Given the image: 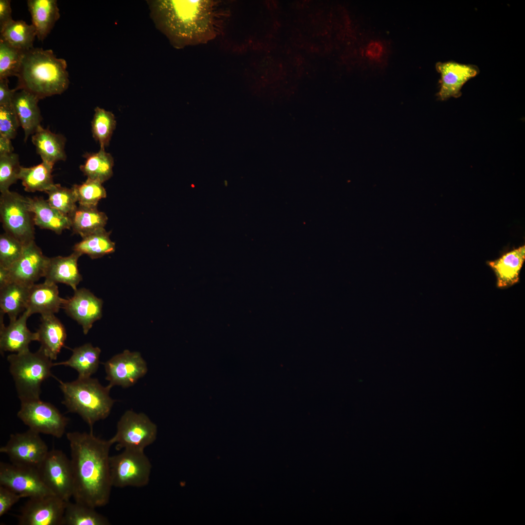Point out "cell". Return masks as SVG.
<instances>
[{"label": "cell", "mask_w": 525, "mask_h": 525, "mask_svg": "<svg viewBox=\"0 0 525 525\" xmlns=\"http://www.w3.org/2000/svg\"><path fill=\"white\" fill-rule=\"evenodd\" d=\"M3 315L0 313L1 353L10 351L18 353L29 350V344L32 341H38V335L37 332H31L27 328V320L30 316L28 312L25 310L17 319L10 321L9 325L6 327L3 323Z\"/></svg>", "instance_id": "18"}, {"label": "cell", "mask_w": 525, "mask_h": 525, "mask_svg": "<svg viewBox=\"0 0 525 525\" xmlns=\"http://www.w3.org/2000/svg\"><path fill=\"white\" fill-rule=\"evenodd\" d=\"M525 259V245L507 252L499 259L488 262L497 278L500 288L510 287L519 280L520 270Z\"/></svg>", "instance_id": "22"}, {"label": "cell", "mask_w": 525, "mask_h": 525, "mask_svg": "<svg viewBox=\"0 0 525 525\" xmlns=\"http://www.w3.org/2000/svg\"><path fill=\"white\" fill-rule=\"evenodd\" d=\"M64 300L59 296L56 284L45 281L30 287L26 310L30 316L35 313L54 314L62 308Z\"/></svg>", "instance_id": "19"}, {"label": "cell", "mask_w": 525, "mask_h": 525, "mask_svg": "<svg viewBox=\"0 0 525 525\" xmlns=\"http://www.w3.org/2000/svg\"><path fill=\"white\" fill-rule=\"evenodd\" d=\"M17 416L29 429L57 438L63 436L69 421L53 405L40 399L21 402Z\"/></svg>", "instance_id": "9"}, {"label": "cell", "mask_w": 525, "mask_h": 525, "mask_svg": "<svg viewBox=\"0 0 525 525\" xmlns=\"http://www.w3.org/2000/svg\"><path fill=\"white\" fill-rule=\"evenodd\" d=\"M109 464L113 487H142L149 482L152 465L144 451L123 449L110 456Z\"/></svg>", "instance_id": "7"}, {"label": "cell", "mask_w": 525, "mask_h": 525, "mask_svg": "<svg viewBox=\"0 0 525 525\" xmlns=\"http://www.w3.org/2000/svg\"><path fill=\"white\" fill-rule=\"evenodd\" d=\"M35 37L34 26L23 20L13 19L0 29V41L23 52L34 48Z\"/></svg>", "instance_id": "30"}, {"label": "cell", "mask_w": 525, "mask_h": 525, "mask_svg": "<svg viewBox=\"0 0 525 525\" xmlns=\"http://www.w3.org/2000/svg\"><path fill=\"white\" fill-rule=\"evenodd\" d=\"M82 255L73 251L70 255L49 258L44 277L45 281L70 286L74 291L82 280L77 262Z\"/></svg>", "instance_id": "20"}, {"label": "cell", "mask_w": 525, "mask_h": 525, "mask_svg": "<svg viewBox=\"0 0 525 525\" xmlns=\"http://www.w3.org/2000/svg\"><path fill=\"white\" fill-rule=\"evenodd\" d=\"M108 520L95 508L76 502H67L62 525H108Z\"/></svg>", "instance_id": "34"}, {"label": "cell", "mask_w": 525, "mask_h": 525, "mask_svg": "<svg viewBox=\"0 0 525 525\" xmlns=\"http://www.w3.org/2000/svg\"><path fill=\"white\" fill-rule=\"evenodd\" d=\"M36 332L41 344L39 348L52 360H55L67 338L64 326L54 314L41 315V324Z\"/></svg>", "instance_id": "23"}, {"label": "cell", "mask_w": 525, "mask_h": 525, "mask_svg": "<svg viewBox=\"0 0 525 525\" xmlns=\"http://www.w3.org/2000/svg\"><path fill=\"white\" fill-rule=\"evenodd\" d=\"M8 79L0 80V105H12V101L17 90L10 89L8 86Z\"/></svg>", "instance_id": "43"}, {"label": "cell", "mask_w": 525, "mask_h": 525, "mask_svg": "<svg viewBox=\"0 0 525 525\" xmlns=\"http://www.w3.org/2000/svg\"><path fill=\"white\" fill-rule=\"evenodd\" d=\"M39 100L35 95L24 90H18L14 95L12 106L24 130L25 142L41 125L42 118L38 105Z\"/></svg>", "instance_id": "21"}, {"label": "cell", "mask_w": 525, "mask_h": 525, "mask_svg": "<svg viewBox=\"0 0 525 525\" xmlns=\"http://www.w3.org/2000/svg\"><path fill=\"white\" fill-rule=\"evenodd\" d=\"M39 474L49 489L65 501L72 497L73 479L70 459L62 451H49L37 467Z\"/></svg>", "instance_id": "10"}, {"label": "cell", "mask_w": 525, "mask_h": 525, "mask_svg": "<svg viewBox=\"0 0 525 525\" xmlns=\"http://www.w3.org/2000/svg\"><path fill=\"white\" fill-rule=\"evenodd\" d=\"M69 217L73 232L82 238L104 228L108 220L105 213L97 207L81 206L77 207Z\"/></svg>", "instance_id": "29"}, {"label": "cell", "mask_w": 525, "mask_h": 525, "mask_svg": "<svg viewBox=\"0 0 525 525\" xmlns=\"http://www.w3.org/2000/svg\"><path fill=\"white\" fill-rule=\"evenodd\" d=\"M21 498L19 494L0 485V517L6 514Z\"/></svg>", "instance_id": "42"}, {"label": "cell", "mask_w": 525, "mask_h": 525, "mask_svg": "<svg viewBox=\"0 0 525 525\" xmlns=\"http://www.w3.org/2000/svg\"><path fill=\"white\" fill-rule=\"evenodd\" d=\"M0 216L5 232L24 245L34 241L35 225L28 197L10 190L1 193Z\"/></svg>", "instance_id": "6"}, {"label": "cell", "mask_w": 525, "mask_h": 525, "mask_svg": "<svg viewBox=\"0 0 525 525\" xmlns=\"http://www.w3.org/2000/svg\"><path fill=\"white\" fill-rule=\"evenodd\" d=\"M156 27L176 48L205 43L220 32L227 15L213 0H148Z\"/></svg>", "instance_id": "1"}, {"label": "cell", "mask_w": 525, "mask_h": 525, "mask_svg": "<svg viewBox=\"0 0 525 525\" xmlns=\"http://www.w3.org/2000/svg\"><path fill=\"white\" fill-rule=\"evenodd\" d=\"M11 282L9 270L0 266V288Z\"/></svg>", "instance_id": "46"}, {"label": "cell", "mask_w": 525, "mask_h": 525, "mask_svg": "<svg viewBox=\"0 0 525 525\" xmlns=\"http://www.w3.org/2000/svg\"><path fill=\"white\" fill-rule=\"evenodd\" d=\"M31 286L11 281L0 288V313L6 314L10 321L17 319L26 310Z\"/></svg>", "instance_id": "28"}, {"label": "cell", "mask_w": 525, "mask_h": 525, "mask_svg": "<svg viewBox=\"0 0 525 525\" xmlns=\"http://www.w3.org/2000/svg\"><path fill=\"white\" fill-rule=\"evenodd\" d=\"M436 68L440 74L439 90L437 96L441 101L460 97L463 86L479 72L476 65L453 61L438 62Z\"/></svg>", "instance_id": "17"}, {"label": "cell", "mask_w": 525, "mask_h": 525, "mask_svg": "<svg viewBox=\"0 0 525 525\" xmlns=\"http://www.w3.org/2000/svg\"><path fill=\"white\" fill-rule=\"evenodd\" d=\"M28 203L35 225L59 234L71 228L69 216L52 207L47 200L40 197H28Z\"/></svg>", "instance_id": "24"}, {"label": "cell", "mask_w": 525, "mask_h": 525, "mask_svg": "<svg viewBox=\"0 0 525 525\" xmlns=\"http://www.w3.org/2000/svg\"><path fill=\"white\" fill-rule=\"evenodd\" d=\"M101 182L90 178L81 184L71 187L79 206L97 207L98 202L106 197V192Z\"/></svg>", "instance_id": "36"}, {"label": "cell", "mask_w": 525, "mask_h": 525, "mask_svg": "<svg viewBox=\"0 0 525 525\" xmlns=\"http://www.w3.org/2000/svg\"><path fill=\"white\" fill-rule=\"evenodd\" d=\"M105 379L110 388L121 386L127 388L133 385L148 370L147 363L140 353L124 350L103 363Z\"/></svg>", "instance_id": "13"}, {"label": "cell", "mask_w": 525, "mask_h": 525, "mask_svg": "<svg viewBox=\"0 0 525 525\" xmlns=\"http://www.w3.org/2000/svg\"><path fill=\"white\" fill-rule=\"evenodd\" d=\"M0 485L21 498H36L54 495L43 482L37 468L0 462Z\"/></svg>", "instance_id": "12"}, {"label": "cell", "mask_w": 525, "mask_h": 525, "mask_svg": "<svg viewBox=\"0 0 525 525\" xmlns=\"http://www.w3.org/2000/svg\"><path fill=\"white\" fill-rule=\"evenodd\" d=\"M103 300L85 288L77 289L73 296L65 299L62 308L81 325L87 334L93 323L102 316Z\"/></svg>", "instance_id": "15"}, {"label": "cell", "mask_w": 525, "mask_h": 525, "mask_svg": "<svg viewBox=\"0 0 525 525\" xmlns=\"http://www.w3.org/2000/svg\"><path fill=\"white\" fill-rule=\"evenodd\" d=\"M49 451L39 434L30 429L11 434L6 444L0 448V453L6 454L11 463L37 468Z\"/></svg>", "instance_id": "11"}, {"label": "cell", "mask_w": 525, "mask_h": 525, "mask_svg": "<svg viewBox=\"0 0 525 525\" xmlns=\"http://www.w3.org/2000/svg\"><path fill=\"white\" fill-rule=\"evenodd\" d=\"M70 450L75 502L96 508L109 501L111 481L109 450L112 444L89 433L66 434Z\"/></svg>", "instance_id": "2"}, {"label": "cell", "mask_w": 525, "mask_h": 525, "mask_svg": "<svg viewBox=\"0 0 525 525\" xmlns=\"http://www.w3.org/2000/svg\"><path fill=\"white\" fill-rule=\"evenodd\" d=\"M67 501L55 495L29 498L18 516L19 525H62Z\"/></svg>", "instance_id": "14"}, {"label": "cell", "mask_w": 525, "mask_h": 525, "mask_svg": "<svg viewBox=\"0 0 525 525\" xmlns=\"http://www.w3.org/2000/svg\"><path fill=\"white\" fill-rule=\"evenodd\" d=\"M72 353L65 361L53 363V367L63 365L75 369L79 378L91 377L98 369L101 349L91 343H86L71 350Z\"/></svg>", "instance_id": "27"}, {"label": "cell", "mask_w": 525, "mask_h": 525, "mask_svg": "<svg viewBox=\"0 0 525 525\" xmlns=\"http://www.w3.org/2000/svg\"><path fill=\"white\" fill-rule=\"evenodd\" d=\"M20 126L12 105H0V135L14 139Z\"/></svg>", "instance_id": "41"}, {"label": "cell", "mask_w": 525, "mask_h": 525, "mask_svg": "<svg viewBox=\"0 0 525 525\" xmlns=\"http://www.w3.org/2000/svg\"><path fill=\"white\" fill-rule=\"evenodd\" d=\"M49 259L34 241L25 245L20 258L8 269L11 281L32 286L44 277Z\"/></svg>", "instance_id": "16"}, {"label": "cell", "mask_w": 525, "mask_h": 525, "mask_svg": "<svg viewBox=\"0 0 525 525\" xmlns=\"http://www.w3.org/2000/svg\"><path fill=\"white\" fill-rule=\"evenodd\" d=\"M12 20L11 1L0 0V29Z\"/></svg>", "instance_id": "44"}, {"label": "cell", "mask_w": 525, "mask_h": 525, "mask_svg": "<svg viewBox=\"0 0 525 525\" xmlns=\"http://www.w3.org/2000/svg\"><path fill=\"white\" fill-rule=\"evenodd\" d=\"M157 433V426L146 414L128 410L120 419L117 432L109 440L117 444V450L144 451L155 442Z\"/></svg>", "instance_id": "8"}, {"label": "cell", "mask_w": 525, "mask_h": 525, "mask_svg": "<svg viewBox=\"0 0 525 525\" xmlns=\"http://www.w3.org/2000/svg\"><path fill=\"white\" fill-rule=\"evenodd\" d=\"M27 5L36 37L43 41L60 18L57 0H28Z\"/></svg>", "instance_id": "26"}, {"label": "cell", "mask_w": 525, "mask_h": 525, "mask_svg": "<svg viewBox=\"0 0 525 525\" xmlns=\"http://www.w3.org/2000/svg\"><path fill=\"white\" fill-rule=\"evenodd\" d=\"M7 359L20 402L40 399L42 383L53 376L52 360L40 348L10 354Z\"/></svg>", "instance_id": "5"}, {"label": "cell", "mask_w": 525, "mask_h": 525, "mask_svg": "<svg viewBox=\"0 0 525 525\" xmlns=\"http://www.w3.org/2000/svg\"><path fill=\"white\" fill-rule=\"evenodd\" d=\"M53 164L42 161L40 164L30 167L21 166L18 179L25 191H48L54 184L52 172Z\"/></svg>", "instance_id": "31"}, {"label": "cell", "mask_w": 525, "mask_h": 525, "mask_svg": "<svg viewBox=\"0 0 525 525\" xmlns=\"http://www.w3.org/2000/svg\"><path fill=\"white\" fill-rule=\"evenodd\" d=\"M116 121L114 115L110 111L96 107L91 122V132L100 148H105L109 145L113 133L116 128Z\"/></svg>", "instance_id": "35"}, {"label": "cell", "mask_w": 525, "mask_h": 525, "mask_svg": "<svg viewBox=\"0 0 525 525\" xmlns=\"http://www.w3.org/2000/svg\"><path fill=\"white\" fill-rule=\"evenodd\" d=\"M84 157L85 162L79 168L88 178L103 183L112 176L114 159L105 148H100L97 153H87Z\"/></svg>", "instance_id": "32"}, {"label": "cell", "mask_w": 525, "mask_h": 525, "mask_svg": "<svg viewBox=\"0 0 525 525\" xmlns=\"http://www.w3.org/2000/svg\"><path fill=\"white\" fill-rule=\"evenodd\" d=\"M11 140L0 135V156L13 153L14 147Z\"/></svg>", "instance_id": "45"}, {"label": "cell", "mask_w": 525, "mask_h": 525, "mask_svg": "<svg viewBox=\"0 0 525 525\" xmlns=\"http://www.w3.org/2000/svg\"><path fill=\"white\" fill-rule=\"evenodd\" d=\"M24 52L0 41V80L17 76Z\"/></svg>", "instance_id": "38"}, {"label": "cell", "mask_w": 525, "mask_h": 525, "mask_svg": "<svg viewBox=\"0 0 525 525\" xmlns=\"http://www.w3.org/2000/svg\"><path fill=\"white\" fill-rule=\"evenodd\" d=\"M66 60L51 50L33 48L25 52L15 89L24 90L39 100L61 94L70 84Z\"/></svg>", "instance_id": "3"}, {"label": "cell", "mask_w": 525, "mask_h": 525, "mask_svg": "<svg viewBox=\"0 0 525 525\" xmlns=\"http://www.w3.org/2000/svg\"><path fill=\"white\" fill-rule=\"evenodd\" d=\"M110 234L105 228L98 230L82 238L74 245L73 250L87 254L92 259L112 253L115 250V244L110 240Z\"/></svg>", "instance_id": "33"}, {"label": "cell", "mask_w": 525, "mask_h": 525, "mask_svg": "<svg viewBox=\"0 0 525 525\" xmlns=\"http://www.w3.org/2000/svg\"><path fill=\"white\" fill-rule=\"evenodd\" d=\"M32 141L42 161L54 165L58 161L66 159V139L63 135L54 133L40 125L32 136Z\"/></svg>", "instance_id": "25"}, {"label": "cell", "mask_w": 525, "mask_h": 525, "mask_svg": "<svg viewBox=\"0 0 525 525\" xmlns=\"http://www.w3.org/2000/svg\"><path fill=\"white\" fill-rule=\"evenodd\" d=\"M25 245L9 234L0 236V266L10 268L21 257Z\"/></svg>", "instance_id": "40"}, {"label": "cell", "mask_w": 525, "mask_h": 525, "mask_svg": "<svg viewBox=\"0 0 525 525\" xmlns=\"http://www.w3.org/2000/svg\"><path fill=\"white\" fill-rule=\"evenodd\" d=\"M49 204L61 213L70 216L76 210L77 200L73 190L54 184L46 192Z\"/></svg>", "instance_id": "37"}, {"label": "cell", "mask_w": 525, "mask_h": 525, "mask_svg": "<svg viewBox=\"0 0 525 525\" xmlns=\"http://www.w3.org/2000/svg\"><path fill=\"white\" fill-rule=\"evenodd\" d=\"M56 379L64 395L62 403L69 412L78 414L90 430L96 422L108 416L115 400L109 396L111 388L108 385L104 386L91 377L69 382Z\"/></svg>", "instance_id": "4"}, {"label": "cell", "mask_w": 525, "mask_h": 525, "mask_svg": "<svg viewBox=\"0 0 525 525\" xmlns=\"http://www.w3.org/2000/svg\"><path fill=\"white\" fill-rule=\"evenodd\" d=\"M21 166L17 154L0 156V192L9 191L10 187L18 179Z\"/></svg>", "instance_id": "39"}]
</instances>
